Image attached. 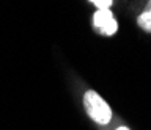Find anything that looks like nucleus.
<instances>
[{
	"label": "nucleus",
	"mask_w": 151,
	"mask_h": 130,
	"mask_svg": "<svg viewBox=\"0 0 151 130\" xmlns=\"http://www.w3.org/2000/svg\"><path fill=\"white\" fill-rule=\"evenodd\" d=\"M83 107L88 116L96 124L106 125L112 119V110L109 104L98 94L96 91H87L83 94Z\"/></svg>",
	"instance_id": "1"
},
{
	"label": "nucleus",
	"mask_w": 151,
	"mask_h": 130,
	"mask_svg": "<svg viewBox=\"0 0 151 130\" xmlns=\"http://www.w3.org/2000/svg\"><path fill=\"white\" fill-rule=\"evenodd\" d=\"M93 24L99 33L106 35V36H112L116 33L118 30V24L116 19L113 17L110 10H98L93 16Z\"/></svg>",
	"instance_id": "2"
},
{
	"label": "nucleus",
	"mask_w": 151,
	"mask_h": 130,
	"mask_svg": "<svg viewBox=\"0 0 151 130\" xmlns=\"http://www.w3.org/2000/svg\"><path fill=\"white\" fill-rule=\"evenodd\" d=\"M137 24H139L140 28H143L145 31L151 33V0L148 2V5H146V8H145V11L139 16Z\"/></svg>",
	"instance_id": "3"
},
{
	"label": "nucleus",
	"mask_w": 151,
	"mask_h": 130,
	"mask_svg": "<svg viewBox=\"0 0 151 130\" xmlns=\"http://www.w3.org/2000/svg\"><path fill=\"white\" fill-rule=\"evenodd\" d=\"M90 2L94 3L98 6V10H109L113 0H90Z\"/></svg>",
	"instance_id": "4"
},
{
	"label": "nucleus",
	"mask_w": 151,
	"mask_h": 130,
	"mask_svg": "<svg viewBox=\"0 0 151 130\" xmlns=\"http://www.w3.org/2000/svg\"><path fill=\"white\" fill-rule=\"evenodd\" d=\"M116 130H129V129H127V127H124V125H123V127H118Z\"/></svg>",
	"instance_id": "5"
}]
</instances>
